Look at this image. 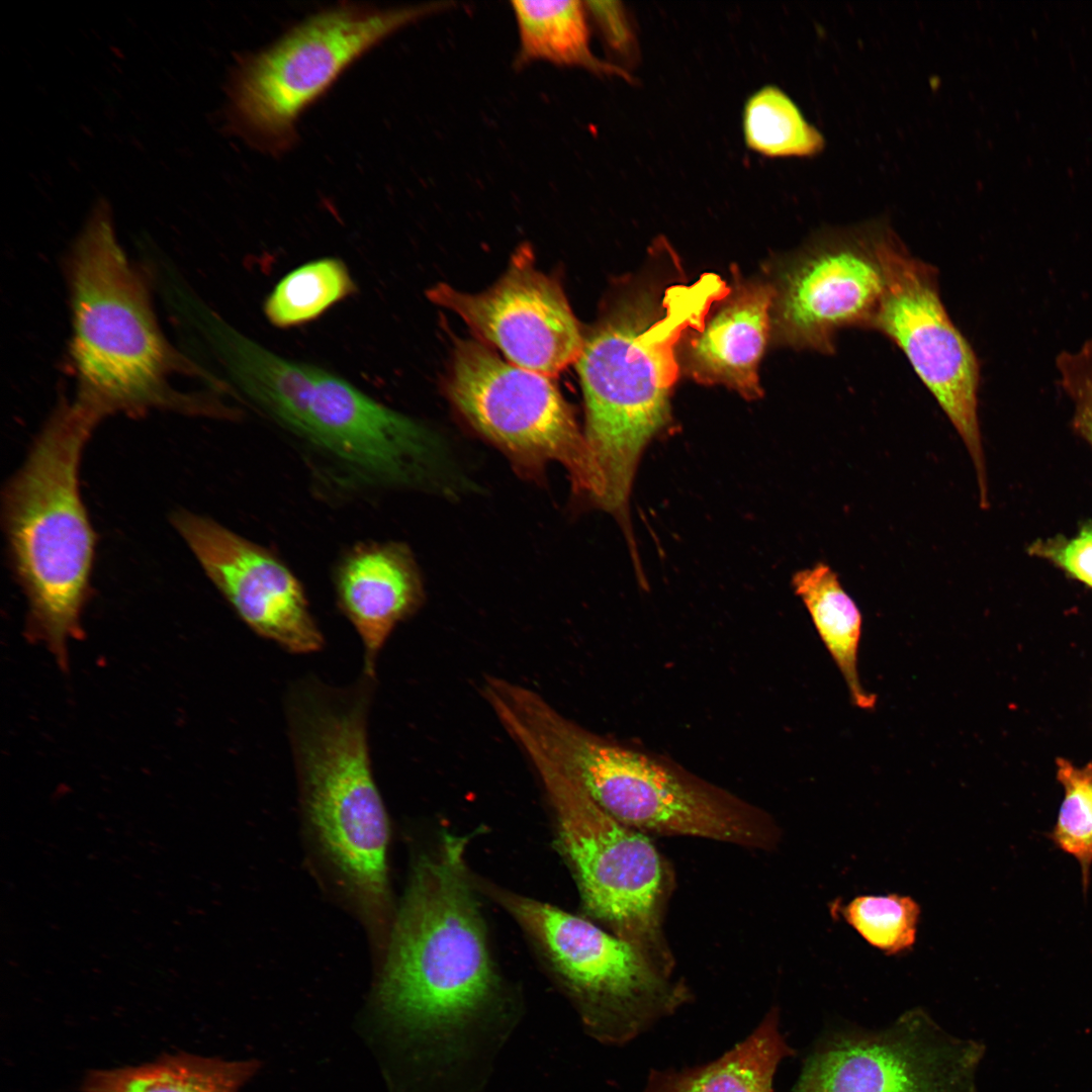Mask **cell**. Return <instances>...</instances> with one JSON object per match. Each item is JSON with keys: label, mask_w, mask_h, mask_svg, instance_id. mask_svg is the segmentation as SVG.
<instances>
[{"label": "cell", "mask_w": 1092, "mask_h": 1092, "mask_svg": "<svg viewBox=\"0 0 1092 1092\" xmlns=\"http://www.w3.org/2000/svg\"><path fill=\"white\" fill-rule=\"evenodd\" d=\"M464 844L446 836L437 854L417 864L378 987L383 1009L436 1049L446 1073L470 1057L495 987Z\"/></svg>", "instance_id": "cell-1"}, {"label": "cell", "mask_w": 1092, "mask_h": 1092, "mask_svg": "<svg viewBox=\"0 0 1092 1092\" xmlns=\"http://www.w3.org/2000/svg\"><path fill=\"white\" fill-rule=\"evenodd\" d=\"M731 288L716 274L668 287L660 306L623 302L584 336L575 362L585 402L584 436L605 481L600 503L618 518L647 443L669 419L675 350L700 331Z\"/></svg>", "instance_id": "cell-2"}, {"label": "cell", "mask_w": 1092, "mask_h": 1092, "mask_svg": "<svg viewBox=\"0 0 1092 1092\" xmlns=\"http://www.w3.org/2000/svg\"><path fill=\"white\" fill-rule=\"evenodd\" d=\"M72 307V400L101 421L150 410L203 413L170 377L193 371L161 332L144 277L118 244L106 198L94 203L67 264Z\"/></svg>", "instance_id": "cell-3"}, {"label": "cell", "mask_w": 1092, "mask_h": 1092, "mask_svg": "<svg viewBox=\"0 0 1092 1092\" xmlns=\"http://www.w3.org/2000/svg\"><path fill=\"white\" fill-rule=\"evenodd\" d=\"M98 421L74 402L51 416L3 493L10 561L28 603V632L67 663L81 635L95 533L79 485L83 448Z\"/></svg>", "instance_id": "cell-4"}, {"label": "cell", "mask_w": 1092, "mask_h": 1092, "mask_svg": "<svg viewBox=\"0 0 1092 1092\" xmlns=\"http://www.w3.org/2000/svg\"><path fill=\"white\" fill-rule=\"evenodd\" d=\"M373 680L363 674L343 689L303 681L287 715L306 817L362 907L378 917L388 899L389 822L368 745Z\"/></svg>", "instance_id": "cell-5"}, {"label": "cell", "mask_w": 1092, "mask_h": 1092, "mask_svg": "<svg viewBox=\"0 0 1092 1092\" xmlns=\"http://www.w3.org/2000/svg\"><path fill=\"white\" fill-rule=\"evenodd\" d=\"M507 726L511 735L540 748L609 814L638 831L765 850L780 841L779 828L766 816L644 754L603 740L530 689L512 700Z\"/></svg>", "instance_id": "cell-6"}, {"label": "cell", "mask_w": 1092, "mask_h": 1092, "mask_svg": "<svg viewBox=\"0 0 1092 1092\" xmlns=\"http://www.w3.org/2000/svg\"><path fill=\"white\" fill-rule=\"evenodd\" d=\"M449 2L377 8L341 4L244 57L226 85V128L271 153L289 148L300 115L360 57Z\"/></svg>", "instance_id": "cell-7"}, {"label": "cell", "mask_w": 1092, "mask_h": 1092, "mask_svg": "<svg viewBox=\"0 0 1092 1092\" xmlns=\"http://www.w3.org/2000/svg\"><path fill=\"white\" fill-rule=\"evenodd\" d=\"M515 742L543 785L587 909L669 976L673 963L662 930L667 876L658 850L645 833L603 809L533 742Z\"/></svg>", "instance_id": "cell-8"}, {"label": "cell", "mask_w": 1092, "mask_h": 1092, "mask_svg": "<svg viewBox=\"0 0 1092 1092\" xmlns=\"http://www.w3.org/2000/svg\"><path fill=\"white\" fill-rule=\"evenodd\" d=\"M447 391L470 425L519 471L540 475L549 462L560 463L575 492L600 505L603 474L550 376L506 362L476 341L459 340Z\"/></svg>", "instance_id": "cell-9"}, {"label": "cell", "mask_w": 1092, "mask_h": 1092, "mask_svg": "<svg viewBox=\"0 0 1092 1092\" xmlns=\"http://www.w3.org/2000/svg\"><path fill=\"white\" fill-rule=\"evenodd\" d=\"M502 901L579 994L585 1028L601 1042L626 1043L687 1001L685 987L619 936L543 902L512 894Z\"/></svg>", "instance_id": "cell-10"}, {"label": "cell", "mask_w": 1092, "mask_h": 1092, "mask_svg": "<svg viewBox=\"0 0 1092 1092\" xmlns=\"http://www.w3.org/2000/svg\"><path fill=\"white\" fill-rule=\"evenodd\" d=\"M875 251L884 291L871 328L885 334L905 353L947 416L973 462L980 505L987 508V470L978 417V358L941 302L936 270L912 257L883 225L877 226Z\"/></svg>", "instance_id": "cell-11"}, {"label": "cell", "mask_w": 1092, "mask_h": 1092, "mask_svg": "<svg viewBox=\"0 0 1092 1092\" xmlns=\"http://www.w3.org/2000/svg\"><path fill=\"white\" fill-rule=\"evenodd\" d=\"M985 1046L913 1009L888 1027L836 1033L820 1043L795 1092H977Z\"/></svg>", "instance_id": "cell-12"}, {"label": "cell", "mask_w": 1092, "mask_h": 1092, "mask_svg": "<svg viewBox=\"0 0 1092 1092\" xmlns=\"http://www.w3.org/2000/svg\"><path fill=\"white\" fill-rule=\"evenodd\" d=\"M293 438L317 460L326 481L356 490L420 484L435 455L432 437L417 422L316 366Z\"/></svg>", "instance_id": "cell-13"}, {"label": "cell", "mask_w": 1092, "mask_h": 1092, "mask_svg": "<svg viewBox=\"0 0 1092 1092\" xmlns=\"http://www.w3.org/2000/svg\"><path fill=\"white\" fill-rule=\"evenodd\" d=\"M429 298L522 368L551 377L575 364L581 353L584 336L560 284L535 267L526 245L485 291L465 293L440 283L430 289Z\"/></svg>", "instance_id": "cell-14"}, {"label": "cell", "mask_w": 1092, "mask_h": 1092, "mask_svg": "<svg viewBox=\"0 0 1092 1092\" xmlns=\"http://www.w3.org/2000/svg\"><path fill=\"white\" fill-rule=\"evenodd\" d=\"M173 526L241 620L292 653H311L324 636L292 570L272 551L210 518L186 511Z\"/></svg>", "instance_id": "cell-15"}, {"label": "cell", "mask_w": 1092, "mask_h": 1092, "mask_svg": "<svg viewBox=\"0 0 1092 1092\" xmlns=\"http://www.w3.org/2000/svg\"><path fill=\"white\" fill-rule=\"evenodd\" d=\"M877 226L830 234L791 270L779 310L787 342L831 354L840 329L871 328L884 291Z\"/></svg>", "instance_id": "cell-16"}, {"label": "cell", "mask_w": 1092, "mask_h": 1092, "mask_svg": "<svg viewBox=\"0 0 1092 1092\" xmlns=\"http://www.w3.org/2000/svg\"><path fill=\"white\" fill-rule=\"evenodd\" d=\"M333 581L338 607L363 645V673L375 678L377 658L385 641L422 602L417 564L401 543H359L339 560Z\"/></svg>", "instance_id": "cell-17"}, {"label": "cell", "mask_w": 1092, "mask_h": 1092, "mask_svg": "<svg viewBox=\"0 0 1092 1092\" xmlns=\"http://www.w3.org/2000/svg\"><path fill=\"white\" fill-rule=\"evenodd\" d=\"M777 296L767 284L738 285L700 331L690 333L688 371L698 382L724 384L743 397L761 395L758 364Z\"/></svg>", "instance_id": "cell-18"}, {"label": "cell", "mask_w": 1092, "mask_h": 1092, "mask_svg": "<svg viewBox=\"0 0 1092 1092\" xmlns=\"http://www.w3.org/2000/svg\"><path fill=\"white\" fill-rule=\"evenodd\" d=\"M207 329L244 395L293 437L306 415L315 366L284 358L212 315Z\"/></svg>", "instance_id": "cell-19"}, {"label": "cell", "mask_w": 1092, "mask_h": 1092, "mask_svg": "<svg viewBox=\"0 0 1092 1092\" xmlns=\"http://www.w3.org/2000/svg\"><path fill=\"white\" fill-rule=\"evenodd\" d=\"M772 1008L743 1040L720 1058L680 1070H653L642 1092H774L782 1061L793 1055Z\"/></svg>", "instance_id": "cell-20"}, {"label": "cell", "mask_w": 1092, "mask_h": 1092, "mask_svg": "<svg viewBox=\"0 0 1092 1092\" xmlns=\"http://www.w3.org/2000/svg\"><path fill=\"white\" fill-rule=\"evenodd\" d=\"M795 594L804 603L824 646L839 669L856 708L872 711L877 696L864 690L858 672L862 616L838 574L818 562L793 576Z\"/></svg>", "instance_id": "cell-21"}, {"label": "cell", "mask_w": 1092, "mask_h": 1092, "mask_svg": "<svg viewBox=\"0 0 1092 1092\" xmlns=\"http://www.w3.org/2000/svg\"><path fill=\"white\" fill-rule=\"evenodd\" d=\"M511 5L520 39L518 65L546 61L598 75L631 79L622 67L605 62L593 53L584 1L519 0Z\"/></svg>", "instance_id": "cell-22"}, {"label": "cell", "mask_w": 1092, "mask_h": 1092, "mask_svg": "<svg viewBox=\"0 0 1092 1092\" xmlns=\"http://www.w3.org/2000/svg\"><path fill=\"white\" fill-rule=\"evenodd\" d=\"M257 1066L184 1052L163 1054L153 1062L122 1068L91 1070L82 1092H238Z\"/></svg>", "instance_id": "cell-23"}, {"label": "cell", "mask_w": 1092, "mask_h": 1092, "mask_svg": "<svg viewBox=\"0 0 1092 1092\" xmlns=\"http://www.w3.org/2000/svg\"><path fill=\"white\" fill-rule=\"evenodd\" d=\"M742 128L747 148L769 158L809 157L824 146L822 134L796 103L772 85L761 87L746 100Z\"/></svg>", "instance_id": "cell-24"}, {"label": "cell", "mask_w": 1092, "mask_h": 1092, "mask_svg": "<svg viewBox=\"0 0 1092 1092\" xmlns=\"http://www.w3.org/2000/svg\"><path fill=\"white\" fill-rule=\"evenodd\" d=\"M345 265L321 259L287 274L268 296L265 312L276 326L288 327L309 321L353 290Z\"/></svg>", "instance_id": "cell-25"}, {"label": "cell", "mask_w": 1092, "mask_h": 1092, "mask_svg": "<svg viewBox=\"0 0 1092 1092\" xmlns=\"http://www.w3.org/2000/svg\"><path fill=\"white\" fill-rule=\"evenodd\" d=\"M832 913L887 954L904 952L916 941L920 906L909 896L861 895L847 904L834 902Z\"/></svg>", "instance_id": "cell-26"}, {"label": "cell", "mask_w": 1092, "mask_h": 1092, "mask_svg": "<svg viewBox=\"0 0 1092 1092\" xmlns=\"http://www.w3.org/2000/svg\"><path fill=\"white\" fill-rule=\"evenodd\" d=\"M1057 778L1064 788V799L1050 837L1059 849L1078 860L1086 892L1092 866V762L1076 766L1059 758Z\"/></svg>", "instance_id": "cell-27"}, {"label": "cell", "mask_w": 1092, "mask_h": 1092, "mask_svg": "<svg viewBox=\"0 0 1092 1092\" xmlns=\"http://www.w3.org/2000/svg\"><path fill=\"white\" fill-rule=\"evenodd\" d=\"M1060 385L1073 406L1072 427L1092 447V339L1056 358Z\"/></svg>", "instance_id": "cell-28"}, {"label": "cell", "mask_w": 1092, "mask_h": 1092, "mask_svg": "<svg viewBox=\"0 0 1092 1092\" xmlns=\"http://www.w3.org/2000/svg\"><path fill=\"white\" fill-rule=\"evenodd\" d=\"M1028 553L1092 587V523L1081 527L1072 537L1036 540L1029 545Z\"/></svg>", "instance_id": "cell-29"}, {"label": "cell", "mask_w": 1092, "mask_h": 1092, "mask_svg": "<svg viewBox=\"0 0 1092 1092\" xmlns=\"http://www.w3.org/2000/svg\"><path fill=\"white\" fill-rule=\"evenodd\" d=\"M608 50L624 64L638 58V41L631 16L620 1H584Z\"/></svg>", "instance_id": "cell-30"}]
</instances>
